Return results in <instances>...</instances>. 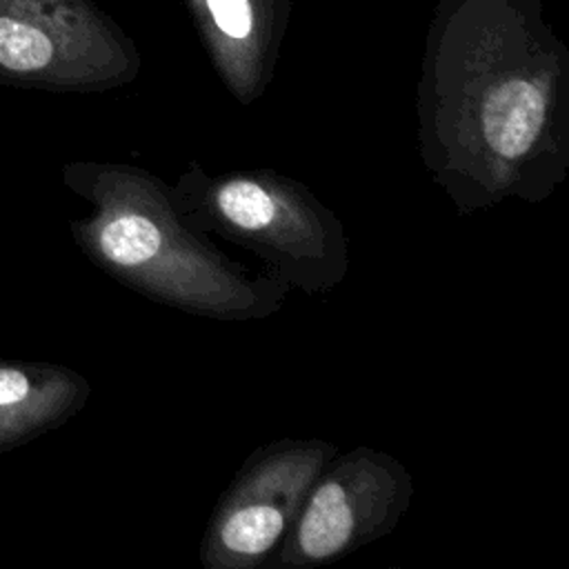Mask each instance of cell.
I'll use <instances>...</instances> for the list:
<instances>
[{"label": "cell", "instance_id": "1", "mask_svg": "<svg viewBox=\"0 0 569 569\" xmlns=\"http://www.w3.org/2000/svg\"><path fill=\"white\" fill-rule=\"evenodd\" d=\"M62 182L89 202L71 222L80 251L131 291L209 320H267L289 289L273 276L251 273L207 236L187 227L171 187L129 162L78 160Z\"/></svg>", "mask_w": 569, "mask_h": 569}, {"label": "cell", "instance_id": "2", "mask_svg": "<svg viewBox=\"0 0 569 569\" xmlns=\"http://www.w3.org/2000/svg\"><path fill=\"white\" fill-rule=\"evenodd\" d=\"M169 187L187 227L251 251L287 289L318 296L345 282V224L305 182L276 169L209 173L191 160Z\"/></svg>", "mask_w": 569, "mask_h": 569}, {"label": "cell", "instance_id": "3", "mask_svg": "<svg viewBox=\"0 0 569 569\" xmlns=\"http://www.w3.org/2000/svg\"><path fill=\"white\" fill-rule=\"evenodd\" d=\"M413 491V478L396 456L367 445L338 451L311 482L264 567H318L385 538L407 513Z\"/></svg>", "mask_w": 569, "mask_h": 569}, {"label": "cell", "instance_id": "4", "mask_svg": "<svg viewBox=\"0 0 569 569\" xmlns=\"http://www.w3.org/2000/svg\"><path fill=\"white\" fill-rule=\"evenodd\" d=\"M338 447L320 438H280L256 447L220 493L200 547L204 569H256L280 547L300 505Z\"/></svg>", "mask_w": 569, "mask_h": 569}, {"label": "cell", "instance_id": "5", "mask_svg": "<svg viewBox=\"0 0 569 569\" xmlns=\"http://www.w3.org/2000/svg\"><path fill=\"white\" fill-rule=\"evenodd\" d=\"M118 71V60L67 0H0V80L98 87Z\"/></svg>", "mask_w": 569, "mask_h": 569}, {"label": "cell", "instance_id": "6", "mask_svg": "<svg viewBox=\"0 0 569 569\" xmlns=\"http://www.w3.org/2000/svg\"><path fill=\"white\" fill-rule=\"evenodd\" d=\"M87 378L51 362H0V453L62 427L89 400Z\"/></svg>", "mask_w": 569, "mask_h": 569}, {"label": "cell", "instance_id": "7", "mask_svg": "<svg viewBox=\"0 0 569 569\" xmlns=\"http://www.w3.org/2000/svg\"><path fill=\"white\" fill-rule=\"evenodd\" d=\"M209 11L218 29L231 40L249 38L253 29V16L249 0H207Z\"/></svg>", "mask_w": 569, "mask_h": 569}]
</instances>
